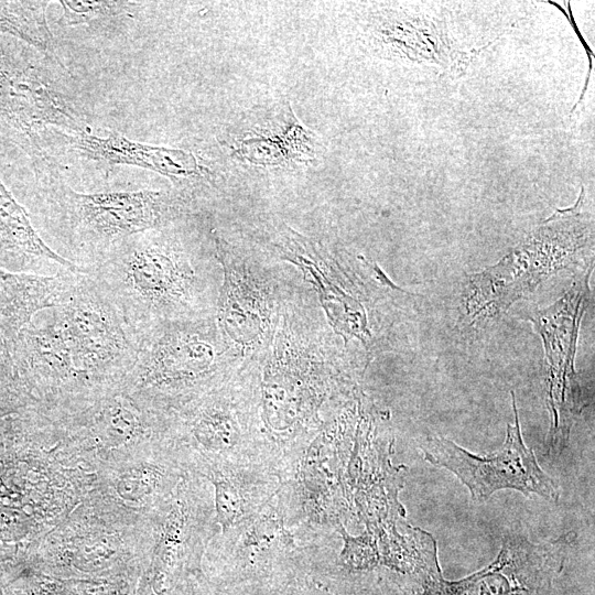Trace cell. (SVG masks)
Here are the masks:
<instances>
[{
  "mask_svg": "<svg viewBox=\"0 0 595 595\" xmlns=\"http://www.w3.org/2000/svg\"><path fill=\"white\" fill-rule=\"evenodd\" d=\"M174 226L119 241L87 273L136 339L161 323L215 314L210 263Z\"/></svg>",
  "mask_w": 595,
  "mask_h": 595,
  "instance_id": "6da1fadb",
  "label": "cell"
},
{
  "mask_svg": "<svg viewBox=\"0 0 595 595\" xmlns=\"http://www.w3.org/2000/svg\"><path fill=\"white\" fill-rule=\"evenodd\" d=\"M35 197L36 230L62 258L88 273L119 241L176 224L187 213L181 194L163 190L77 192L54 169Z\"/></svg>",
  "mask_w": 595,
  "mask_h": 595,
  "instance_id": "7a4b0ae2",
  "label": "cell"
},
{
  "mask_svg": "<svg viewBox=\"0 0 595 595\" xmlns=\"http://www.w3.org/2000/svg\"><path fill=\"white\" fill-rule=\"evenodd\" d=\"M86 126L55 56L0 35V127L47 167L48 131L64 137Z\"/></svg>",
  "mask_w": 595,
  "mask_h": 595,
  "instance_id": "3957f363",
  "label": "cell"
},
{
  "mask_svg": "<svg viewBox=\"0 0 595 595\" xmlns=\"http://www.w3.org/2000/svg\"><path fill=\"white\" fill-rule=\"evenodd\" d=\"M235 364L214 315L165 322L137 337L121 387L139 402L165 400L201 390Z\"/></svg>",
  "mask_w": 595,
  "mask_h": 595,
  "instance_id": "277c9868",
  "label": "cell"
},
{
  "mask_svg": "<svg viewBox=\"0 0 595 595\" xmlns=\"http://www.w3.org/2000/svg\"><path fill=\"white\" fill-rule=\"evenodd\" d=\"M298 300L284 296L269 344L256 359L263 364L262 400L270 423L280 428L306 416L314 387L332 371L325 328Z\"/></svg>",
  "mask_w": 595,
  "mask_h": 595,
  "instance_id": "5b68a950",
  "label": "cell"
},
{
  "mask_svg": "<svg viewBox=\"0 0 595 595\" xmlns=\"http://www.w3.org/2000/svg\"><path fill=\"white\" fill-rule=\"evenodd\" d=\"M84 393L121 383L137 356V339L113 304L86 273L67 299L48 307Z\"/></svg>",
  "mask_w": 595,
  "mask_h": 595,
  "instance_id": "8992f818",
  "label": "cell"
},
{
  "mask_svg": "<svg viewBox=\"0 0 595 595\" xmlns=\"http://www.w3.org/2000/svg\"><path fill=\"white\" fill-rule=\"evenodd\" d=\"M576 537L567 531L533 542L518 530H508L486 566L458 580H446L442 569H435L408 585L402 595H551Z\"/></svg>",
  "mask_w": 595,
  "mask_h": 595,
  "instance_id": "52a82bcc",
  "label": "cell"
},
{
  "mask_svg": "<svg viewBox=\"0 0 595 595\" xmlns=\"http://www.w3.org/2000/svg\"><path fill=\"white\" fill-rule=\"evenodd\" d=\"M213 239L223 272L214 314L217 327L237 363L256 360L271 339L284 296L269 269L215 231Z\"/></svg>",
  "mask_w": 595,
  "mask_h": 595,
  "instance_id": "ba28073f",
  "label": "cell"
},
{
  "mask_svg": "<svg viewBox=\"0 0 595 595\" xmlns=\"http://www.w3.org/2000/svg\"><path fill=\"white\" fill-rule=\"evenodd\" d=\"M513 423L507 424L501 447L489 455L474 454L452 440L433 435L421 445L423 458L455 475L476 502L487 501L495 493L513 489L529 497L537 495L558 501L560 489L540 466L534 452L521 434L515 392L510 391Z\"/></svg>",
  "mask_w": 595,
  "mask_h": 595,
  "instance_id": "9c48e42d",
  "label": "cell"
},
{
  "mask_svg": "<svg viewBox=\"0 0 595 595\" xmlns=\"http://www.w3.org/2000/svg\"><path fill=\"white\" fill-rule=\"evenodd\" d=\"M66 143L84 158L104 165H130L166 176L176 185L203 175V165L190 152L131 140L116 131L84 129L64 136Z\"/></svg>",
  "mask_w": 595,
  "mask_h": 595,
  "instance_id": "30bf717a",
  "label": "cell"
},
{
  "mask_svg": "<svg viewBox=\"0 0 595 595\" xmlns=\"http://www.w3.org/2000/svg\"><path fill=\"white\" fill-rule=\"evenodd\" d=\"M0 270L37 275L82 272L40 236L26 209L0 178Z\"/></svg>",
  "mask_w": 595,
  "mask_h": 595,
  "instance_id": "8fae6325",
  "label": "cell"
},
{
  "mask_svg": "<svg viewBox=\"0 0 595 595\" xmlns=\"http://www.w3.org/2000/svg\"><path fill=\"white\" fill-rule=\"evenodd\" d=\"M79 273L37 275L0 270V335L9 350L37 312L67 299Z\"/></svg>",
  "mask_w": 595,
  "mask_h": 595,
  "instance_id": "7c38bea8",
  "label": "cell"
},
{
  "mask_svg": "<svg viewBox=\"0 0 595 595\" xmlns=\"http://www.w3.org/2000/svg\"><path fill=\"white\" fill-rule=\"evenodd\" d=\"M47 4L46 1H0V35L18 39L54 56Z\"/></svg>",
  "mask_w": 595,
  "mask_h": 595,
  "instance_id": "4fadbf2b",
  "label": "cell"
},
{
  "mask_svg": "<svg viewBox=\"0 0 595 595\" xmlns=\"http://www.w3.org/2000/svg\"><path fill=\"white\" fill-rule=\"evenodd\" d=\"M192 435L204 446L226 448L240 435V428L232 409L223 400H206L190 421Z\"/></svg>",
  "mask_w": 595,
  "mask_h": 595,
  "instance_id": "5bb4252c",
  "label": "cell"
},
{
  "mask_svg": "<svg viewBox=\"0 0 595 595\" xmlns=\"http://www.w3.org/2000/svg\"><path fill=\"white\" fill-rule=\"evenodd\" d=\"M30 398L19 377L12 355L0 335V415L24 408Z\"/></svg>",
  "mask_w": 595,
  "mask_h": 595,
  "instance_id": "9a60e30c",
  "label": "cell"
},
{
  "mask_svg": "<svg viewBox=\"0 0 595 595\" xmlns=\"http://www.w3.org/2000/svg\"><path fill=\"white\" fill-rule=\"evenodd\" d=\"M63 9L64 20L67 24H84L112 18L123 10H128L129 2L118 1H58Z\"/></svg>",
  "mask_w": 595,
  "mask_h": 595,
  "instance_id": "2e32d148",
  "label": "cell"
},
{
  "mask_svg": "<svg viewBox=\"0 0 595 595\" xmlns=\"http://www.w3.org/2000/svg\"><path fill=\"white\" fill-rule=\"evenodd\" d=\"M159 470L140 465L126 470L117 482L118 495L129 501H139L152 494L159 480Z\"/></svg>",
  "mask_w": 595,
  "mask_h": 595,
  "instance_id": "e0dca14e",
  "label": "cell"
},
{
  "mask_svg": "<svg viewBox=\"0 0 595 595\" xmlns=\"http://www.w3.org/2000/svg\"><path fill=\"white\" fill-rule=\"evenodd\" d=\"M216 506L224 526L232 522L239 513L240 498L237 490L226 480L216 482Z\"/></svg>",
  "mask_w": 595,
  "mask_h": 595,
  "instance_id": "ac0fdd59",
  "label": "cell"
}]
</instances>
